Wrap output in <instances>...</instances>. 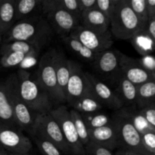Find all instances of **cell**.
<instances>
[{"label": "cell", "mask_w": 155, "mask_h": 155, "mask_svg": "<svg viewBox=\"0 0 155 155\" xmlns=\"http://www.w3.org/2000/svg\"><path fill=\"white\" fill-rule=\"evenodd\" d=\"M120 65L122 74L136 86L148 81L155 80V75L144 70L137 59L129 57L122 52L120 54Z\"/></svg>", "instance_id": "15"}, {"label": "cell", "mask_w": 155, "mask_h": 155, "mask_svg": "<svg viewBox=\"0 0 155 155\" xmlns=\"http://www.w3.org/2000/svg\"><path fill=\"white\" fill-rule=\"evenodd\" d=\"M145 31L153 40L155 41V17L148 19L145 26Z\"/></svg>", "instance_id": "40"}, {"label": "cell", "mask_w": 155, "mask_h": 155, "mask_svg": "<svg viewBox=\"0 0 155 155\" xmlns=\"http://www.w3.org/2000/svg\"><path fill=\"white\" fill-rule=\"evenodd\" d=\"M15 24V0H1L0 2V30L5 35Z\"/></svg>", "instance_id": "22"}, {"label": "cell", "mask_w": 155, "mask_h": 155, "mask_svg": "<svg viewBox=\"0 0 155 155\" xmlns=\"http://www.w3.org/2000/svg\"><path fill=\"white\" fill-rule=\"evenodd\" d=\"M138 112L152 128L155 129V104L138 110Z\"/></svg>", "instance_id": "36"}, {"label": "cell", "mask_w": 155, "mask_h": 155, "mask_svg": "<svg viewBox=\"0 0 155 155\" xmlns=\"http://www.w3.org/2000/svg\"><path fill=\"white\" fill-rule=\"evenodd\" d=\"M120 51L117 50L108 49L101 51L97 54L92 63L96 72L114 89L122 75L120 65Z\"/></svg>", "instance_id": "10"}, {"label": "cell", "mask_w": 155, "mask_h": 155, "mask_svg": "<svg viewBox=\"0 0 155 155\" xmlns=\"http://www.w3.org/2000/svg\"><path fill=\"white\" fill-rule=\"evenodd\" d=\"M114 155H124V151H123L122 150H120V149H118L117 151L116 152H115Z\"/></svg>", "instance_id": "45"}, {"label": "cell", "mask_w": 155, "mask_h": 155, "mask_svg": "<svg viewBox=\"0 0 155 155\" xmlns=\"http://www.w3.org/2000/svg\"><path fill=\"white\" fill-rule=\"evenodd\" d=\"M110 121L116 132L119 149L148 155L142 145L140 133L135 127L127 107L116 110Z\"/></svg>", "instance_id": "3"}, {"label": "cell", "mask_w": 155, "mask_h": 155, "mask_svg": "<svg viewBox=\"0 0 155 155\" xmlns=\"http://www.w3.org/2000/svg\"><path fill=\"white\" fill-rule=\"evenodd\" d=\"M0 125L19 129L15 121L10 99L5 83H0Z\"/></svg>", "instance_id": "20"}, {"label": "cell", "mask_w": 155, "mask_h": 155, "mask_svg": "<svg viewBox=\"0 0 155 155\" xmlns=\"http://www.w3.org/2000/svg\"><path fill=\"white\" fill-rule=\"evenodd\" d=\"M41 48L34 45L22 41H12V42H3L0 49L1 54L10 52H21L25 56L39 55Z\"/></svg>", "instance_id": "23"}, {"label": "cell", "mask_w": 155, "mask_h": 155, "mask_svg": "<svg viewBox=\"0 0 155 155\" xmlns=\"http://www.w3.org/2000/svg\"><path fill=\"white\" fill-rule=\"evenodd\" d=\"M37 57L36 55H27L25 56L23 61L20 64L19 67L21 70H25L26 68H30L34 66L37 61Z\"/></svg>", "instance_id": "39"}, {"label": "cell", "mask_w": 155, "mask_h": 155, "mask_svg": "<svg viewBox=\"0 0 155 155\" xmlns=\"http://www.w3.org/2000/svg\"><path fill=\"white\" fill-rule=\"evenodd\" d=\"M2 33H1V30H0V43H1L2 42Z\"/></svg>", "instance_id": "46"}, {"label": "cell", "mask_w": 155, "mask_h": 155, "mask_svg": "<svg viewBox=\"0 0 155 155\" xmlns=\"http://www.w3.org/2000/svg\"><path fill=\"white\" fill-rule=\"evenodd\" d=\"M86 155H114L112 151L89 141L85 146Z\"/></svg>", "instance_id": "37"}, {"label": "cell", "mask_w": 155, "mask_h": 155, "mask_svg": "<svg viewBox=\"0 0 155 155\" xmlns=\"http://www.w3.org/2000/svg\"><path fill=\"white\" fill-rule=\"evenodd\" d=\"M0 147L8 154L30 155L33 143L20 129L0 125Z\"/></svg>", "instance_id": "9"}, {"label": "cell", "mask_w": 155, "mask_h": 155, "mask_svg": "<svg viewBox=\"0 0 155 155\" xmlns=\"http://www.w3.org/2000/svg\"><path fill=\"white\" fill-rule=\"evenodd\" d=\"M80 25L96 33H104L109 31L110 19L96 8H92L82 13Z\"/></svg>", "instance_id": "16"}, {"label": "cell", "mask_w": 155, "mask_h": 155, "mask_svg": "<svg viewBox=\"0 0 155 155\" xmlns=\"http://www.w3.org/2000/svg\"><path fill=\"white\" fill-rule=\"evenodd\" d=\"M55 48H51L41 57L34 76L41 86L49 95L54 104L66 102L59 89L54 64Z\"/></svg>", "instance_id": "6"}, {"label": "cell", "mask_w": 155, "mask_h": 155, "mask_svg": "<svg viewBox=\"0 0 155 155\" xmlns=\"http://www.w3.org/2000/svg\"><path fill=\"white\" fill-rule=\"evenodd\" d=\"M137 61L144 70L155 75V59L152 54L142 56V58L137 59Z\"/></svg>", "instance_id": "38"}, {"label": "cell", "mask_w": 155, "mask_h": 155, "mask_svg": "<svg viewBox=\"0 0 155 155\" xmlns=\"http://www.w3.org/2000/svg\"><path fill=\"white\" fill-rule=\"evenodd\" d=\"M33 133H36L52 142L62 154H71L60 127L50 113L38 115L30 136Z\"/></svg>", "instance_id": "8"}, {"label": "cell", "mask_w": 155, "mask_h": 155, "mask_svg": "<svg viewBox=\"0 0 155 155\" xmlns=\"http://www.w3.org/2000/svg\"><path fill=\"white\" fill-rule=\"evenodd\" d=\"M124 151V155H142L141 154H139V153L134 152V151Z\"/></svg>", "instance_id": "43"}, {"label": "cell", "mask_w": 155, "mask_h": 155, "mask_svg": "<svg viewBox=\"0 0 155 155\" xmlns=\"http://www.w3.org/2000/svg\"><path fill=\"white\" fill-rule=\"evenodd\" d=\"M0 148H1V147H0Z\"/></svg>", "instance_id": "47"}, {"label": "cell", "mask_w": 155, "mask_h": 155, "mask_svg": "<svg viewBox=\"0 0 155 155\" xmlns=\"http://www.w3.org/2000/svg\"><path fill=\"white\" fill-rule=\"evenodd\" d=\"M5 36L4 42L22 41L42 49L52 39L53 30L45 18L36 15L16 22Z\"/></svg>", "instance_id": "1"}, {"label": "cell", "mask_w": 155, "mask_h": 155, "mask_svg": "<svg viewBox=\"0 0 155 155\" xmlns=\"http://www.w3.org/2000/svg\"><path fill=\"white\" fill-rule=\"evenodd\" d=\"M25 58L21 52H10L2 54L0 59V64L3 68H12L19 66Z\"/></svg>", "instance_id": "31"}, {"label": "cell", "mask_w": 155, "mask_h": 155, "mask_svg": "<svg viewBox=\"0 0 155 155\" xmlns=\"http://www.w3.org/2000/svg\"><path fill=\"white\" fill-rule=\"evenodd\" d=\"M0 2H1V0H0Z\"/></svg>", "instance_id": "48"}, {"label": "cell", "mask_w": 155, "mask_h": 155, "mask_svg": "<svg viewBox=\"0 0 155 155\" xmlns=\"http://www.w3.org/2000/svg\"><path fill=\"white\" fill-rule=\"evenodd\" d=\"M42 0H15V21L36 16L33 13L41 9Z\"/></svg>", "instance_id": "26"}, {"label": "cell", "mask_w": 155, "mask_h": 155, "mask_svg": "<svg viewBox=\"0 0 155 155\" xmlns=\"http://www.w3.org/2000/svg\"><path fill=\"white\" fill-rule=\"evenodd\" d=\"M137 18L140 20L141 22L145 24L148 21V14L145 6V0H127Z\"/></svg>", "instance_id": "32"}, {"label": "cell", "mask_w": 155, "mask_h": 155, "mask_svg": "<svg viewBox=\"0 0 155 155\" xmlns=\"http://www.w3.org/2000/svg\"><path fill=\"white\" fill-rule=\"evenodd\" d=\"M16 76L20 97L28 107L39 114L49 113L54 108L49 95L34 75L21 69Z\"/></svg>", "instance_id": "2"}, {"label": "cell", "mask_w": 155, "mask_h": 155, "mask_svg": "<svg viewBox=\"0 0 155 155\" xmlns=\"http://www.w3.org/2000/svg\"><path fill=\"white\" fill-rule=\"evenodd\" d=\"M114 91L124 107L136 106V86L127 80L123 74Z\"/></svg>", "instance_id": "19"}, {"label": "cell", "mask_w": 155, "mask_h": 155, "mask_svg": "<svg viewBox=\"0 0 155 155\" xmlns=\"http://www.w3.org/2000/svg\"><path fill=\"white\" fill-rule=\"evenodd\" d=\"M142 143L148 155H155V130H150L141 134Z\"/></svg>", "instance_id": "35"}, {"label": "cell", "mask_w": 155, "mask_h": 155, "mask_svg": "<svg viewBox=\"0 0 155 155\" xmlns=\"http://www.w3.org/2000/svg\"><path fill=\"white\" fill-rule=\"evenodd\" d=\"M54 64L59 89L65 98L67 85L71 73V60L68 58L61 50L55 48L54 56ZM66 100V98H65Z\"/></svg>", "instance_id": "18"}, {"label": "cell", "mask_w": 155, "mask_h": 155, "mask_svg": "<svg viewBox=\"0 0 155 155\" xmlns=\"http://www.w3.org/2000/svg\"><path fill=\"white\" fill-rule=\"evenodd\" d=\"M82 12L95 8L96 0H78Z\"/></svg>", "instance_id": "41"}, {"label": "cell", "mask_w": 155, "mask_h": 155, "mask_svg": "<svg viewBox=\"0 0 155 155\" xmlns=\"http://www.w3.org/2000/svg\"><path fill=\"white\" fill-rule=\"evenodd\" d=\"M132 11L127 0H118L114 12L110 19L111 35L120 39H130L135 33L145 28Z\"/></svg>", "instance_id": "4"}, {"label": "cell", "mask_w": 155, "mask_h": 155, "mask_svg": "<svg viewBox=\"0 0 155 155\" xmlns=\"http://www.w3.org/2000/svg\"><path fill=\"white\" fill-rule=\"evenodd\" d=\"M145 6L148 19L155 17V0H145Z\"/></svg>", "instance_id": "42"}, {"label": "cell", "mask_w": 155, "mask_h": 155, "mask_svg": "<svg viewBox=\"0 0 155 155\" xmlns=\"http://www.w3.org/2000/svg\"><path fill=\"white\" fill-rule=\"evenodd\" d=\"M117 2L118 0H96L95 8L110 19L114 12Z\"/></svg>", "instance_id": "34"}, {"label": "cell", "mask_w": 155, "mask_h": 155, "mask_svg": "<svg viewBox=\"0 0 155 155\" xmlns=\"http://www.w3.org/2000/svg\"><path fill=\"white\" fill-rule=\"evenodd\" d=\"M88 130L100 128L110 124V118L101 111L91 114H81Z\"/></svg>", "instance_id": "28"}, {"label": "cell", "mask_w": 155, "mask_h": 155, "mask_svg": "<svg viewBox=\"0 0 155 155\" xmlns=\"http://www.w3.org/2000/svg\"><path fill=\"white\" fill-rule=\"evenodd\" d=\"M4 83L8 94L15 123L20 130L27 132L30 136L39 114L28 107L20 97L16 74L10 76Z\"/></svg>", "instance_id": "5"}, {"label": "cell", "mask_w": 155, "mask_h": 155, "mask_svg": "<svg viewBox=\"0 0 155 155\" xmlns=\"http://www.w3.org/2000/svg\"><path fill=\"white\" fill-rule=\"evenodd\" d=\"M10 155H12V154H10Z\"/></svg>", "instance_id": "49"}, {"label": "cell", "mask_w": 155, "mask_h": 155, "mask_svg": "<svg viewBox=\"0 0 155 155\" xmlns=\"http://www.w3.org/2000/svg\"><path fill=\"white\" fill-rule=\"evenodd\" d=\"M85 74L89 82L91 91L103 106H106L115 111L124 107L114 89H111L107 83L100 80L93 74L88 72H85Z\"/></svg>", "instance_id": "14"}, {"label": "cell", "mask_w": 155, "mask_h": 155, "mask_svg": "<svg viewBox=\"0 0 155 155\" xmlns=\"http://www.w3.org/2000/svg\"><path fill=\"white\" fill-rule=\"evenodd\" d=\"M155 104V80L136 86V107L138 110Z\"/></svg>", "instance_id": "21"}, {"label": "cell", "mask_w": 155, "mask_h": 155, "mask_svg": "<svg viewBox=\"0 0 155 155\" xmlns=\"http://www.w3.org/2000/svg\"><path fill=\"white\" fill-rule=\"evenodd\" d=\"M30 136L37 146L38 149L43 155H62L60 150L52 142L45 139L42 136L36 133H33Z\"/></svg>", "instance_id": "30"}, {"label": "cell", "mask_w": 155, "mask_h": 155, "mask_svg": "<svg viewBox=\"0 0 155 155\" xmlns=\"http://www.w3.org/2000/svg\"><path fill=\"white\" fill-rule=\"evenodd\" d=\"M49 113L60 127L71 154L86 155L85 147L80 141L68 107L64 105H60L53 108Z\"/></svg>", "instance_id": "7"}, {"label": "cell", "mask_w": 155, "mask_h": 155, "mask_svg": "<svg viewBox=\"0 0 155 155\" xmlns=\"http://www.w3.org/2000/svg\"><path fill=\"white\" fill-rule=\"evenodd\" d=\"M89 141L113 151L118 148L116 132L113 124H110L100 128L89 130Z\"/></svg>", "instance_id": "17"}, {"label": "cell", "mask_w": 155, "mask_h": 155, "mask_svg": "<svg viewBox=\"0 0 155 155\" xmlns=\"http://www.w3.org/2000/svg\"><path fill=\"white\" fill-rule=\"evenodd\" d=\"M45 20L53 31H55L62 38L70 36L71 33L80 26V19L67 11L58 7L56 0L51 10L45 14Z\"/></svg>", "instance_id": "12"}, {"label": "cell", "mask_w": 155, "mask_h": 155, "mask_svg": "<svg viewBox=\"0 0 155 155\" xmlns=\"http://www.w3.org/2000/svg\"><path fill=\"white\" fill-rule=\"evenodd\" d=\"M62 42L71 51L75 53L80 58L91 64L93 63L94 60L98 54V53H95L91 51L90 49L86 48L83 43H81L80 41L70 36L62 38Z\"/></svg>", "instance_id": "27"}, {"label": "cell", "mask_w": 155, "mask_h": 155, "mask_svg": "<svg viewBox=\"0 0 155 155\" xmlns=\"http://www.w3.org/2000/svg\"><path fill=\"white\" fill-rule=\"evenodd\" d=\"M70 36L79 40L86 48L95 53L107 51L113 45L110 31L98 33L83 28L80 25L70 34Z\"/></svg>", "instance_id": "11"}, {"label": "cell", "mask_w": 155, "mask_h": 155, "mask_svg": "<svg viewBox=\"0 0 155 155\" xmlns=\"http://www.w3.org/2000/svg\"><path fill=\"white\" fill-rule=\"evenodd\" d=\"M69 111L80 141L81 142L82 145L85 147L89 142V131H88L87 127L83 121L81 114L73 108Z\"/></svg>", "instance_id": "29"}, {"label": "cell", "mask_w": 155, "mask_h": 155, "mask_svg": "<svg viewBox=\"0 0 155 155\" xmlns=\"http://www.w3.org/2000/svg\"><path fill=\"white\" fill-rule=\"evenodd\" d=\"M0 155H9L7 151H5L2 148H0Z\"/></svg>", "instance_id": "44"}, {"label": "cell", "mask_w": 155, "mask_h": 155, "mask_svg": "<svg viewBox=\"0 0 155 155\" xmlns=\"http://www.w3.org/2000/svg\"><path fill=\"white\" fill-rule=\"evenodd\" d=\"M71 73L67 85L66 102L72 107L84 94L90 90L85 71L77 62L71 60Z\"/></svg>", "instance_id": "13"}, {"label": "cell", "mask_w": 155, "mask_h": 155, "mask_svg": "<svg viewBox=\"0 0 155 155\" xmlns=\"http://www.w3.org/2000/svg\"><path fill=\"white\" fill-rule=\"evenodd\" d=\"M73 109L80 114H91L101 111L103 105L90 90L83 95L74 105Z\"/></svg>", "instance_id": "25"}, {"label": "cell", "mask_w": 155, "mask_h": 155, "mask_svg": "<svg viewBox=\"0 0 155 155\" xmlns=\"http://www.w3.org/2000/svg\"><path fill=\"white\" fill-rule=\"evenodd\" d=\"M130 40L136 51L142 56L152 54L155 41L145 33V28L135 33Z\"/></svg>", "instance_id": "24"}, {"label": "cell", "mask_w": 155, "mask_h": 155, "mask_svg": "<svg viewBox=\"0 0 155 155\" xmlns=\"http://www.w3.org/2000/svg\"><path fill=\"white\" fill-rule=\"evenodd\" d=\"M56 5L58 7L67 11L71 15L77 17L80 21L83 12L80 8L78 0H56Z\"/></svg>", "instance_id": "33"}]
</instances>
